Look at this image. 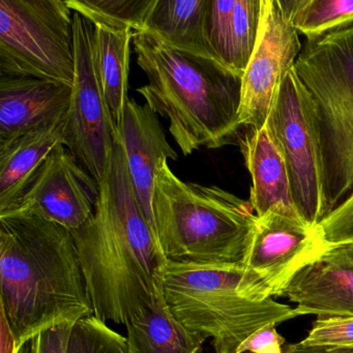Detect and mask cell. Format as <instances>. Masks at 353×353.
I'll list each match as a JSON object with an SVG mask.
<instances>
[{
    "instance_id": "27",
    "label": "cell",
    "mask_w": 353,
    "mask_h": 353,
    "mask_svg": "<svg viewBox=\"0 0 353 353\" xmlns=\"http://www.w3.org/2000/svg\"><path fill=\"white\" fill-rule=\"evenodd\" d=\"M74 323H63L43 330L18 346L16 353H65Z\"/></svg>"
},
{
    "instance_id": "24",
    "label": "cell",
    "mask_w": 353,
    "mask_h": 353,
    "mask_svg": "<svg viewBox=\"0 0 353 353\" xmlns=\"http://www.w3.org/2000/svg\"><path fill=\"white\" fill-rule=\"evenodd\" d=\"M65 353H128L127 338L92 315L72 326Z\"/></svg>"
},
{
    "instance_id": "13",
    "label": "cell",
    "mask_w": 353,
    "mask_h": 353,
    "mask_svg": "<svg viewBox=\"0 0 353 353\" xmlns=\"http://www.w3.org/2000/svg\"><path fill=\"white\" fill-rule=\"evenodd\" d=\"M282 296L299 316H353V245L336 247L299 270Z\"/></svg>"
},
{
    "instance_id": "28",
    "label": "cell",
    "mask_w": 353,
    "mask_h": 353,
    "mask_svg": "<svg viewBox=\"0 0 353 353\" xmlns=\"http://www.w3.org/2000/svg\"><path fill=\"white\" fill-rule=\"evenodd\" d=\"M276 325H268L245 339L235 353H284L285 339Z\"/></svg>"
},
{
    "instance_id": "9",
    "label": "cell",
    "mask_w": 353,
    "mask_h": 353,
    "mask_svg": "<svg viewBox=\"0 0 353 353\" xmlns=\"http://www.w3.org/2000/svg\"><path fill=\"white\" fill-rule=\"evenodd\" d=\"M73 38L75 77L65 121V146L99 183L104 176L117 134L97 71L94 26L77 12H73Z\"/></svg>"
},
{
    "instance_id": "25",
    "label": "cell",
    "mask_w": 353,
    "mask_h": 353,
    "mask_svg": "<svg viewBox=\"0 0 353 353\" xmlns=\"http://www.w3.org/2000/svg\"><path fill=\"white\" fill-rule=\"evenodd\" d=\"M296 348H350L353 347V316L318 317Z\"/></svg>"
},
{
    "instance_id": "14",
    "label": "cell",
    "mask_w": 353,
    "mask_h": 353,
    "mask_svg": "<svg viewBox=\"0 0 353 353\" xmlns=\"http://www.w3.org/2000/svg\"><path fill=\"white\" fill-rule=\"evenodd\" d=\"M73 85L0 76V143L67 119Z\"/></svg>"
},
{
    "instance_id": "17",
    "label": "cell",
    "mask_w": 353,
    "mask_h": 353,
    "mask_svg": "<svg viewBox=\"0 0 353 353\" xmlns=\"http://www.w3.org/2000/svg\"><path fill=\"white\" fill-rule=\"evenodd\" d=\"M262 18V0H210V48L214 59L245 74L255 50Z\"/></svg>"
},
{
    "instance_id": "3",
    "label": "cell",
    "mask_w": 353,
    "mask_h": 353,
    "mask_svg": "<svg viewBox=\"0 0 353 353\" xmlns=\"http://www.w3.org/2000/svg\"><path fill=\"white\" fill-rule=\"evenodd\" d=\"M137 63L148 84L145 104L169 121V133L185 156L230 143L239 131L243 76L216 59L173 48L148 30L134 32Z\"/></svg>"
},
{
    "instance_id": "2",
    "label": "cell",
    "mask_w": 353,
    "mask_h": 353,
    "mask_svg": "<svg viewBox=\"0 0 353 353\" xmlns=\"http://www.w3.org/2000/svg\"><path fill=\"white\" fill-rule=\"evenodd\" d=\"M0 313L18 346L94 315L71 231L34 216H0Z\"/></svg>"
},
{
    "instance_id": "22",
    "label": "cell",
    "mask_w": 353,
    "mask_h": 353,
    "mask_svg": "<svg viewBox=\"0 0 353 353\" xmlns=\"http://www.w3.org/2000/svg\"><path fill=\"white\" fill-rule=\"evenodd\" d=\"M299 34L320 40L353 24V0H280Z\"/></svg>"
},
{
    "instance_id": "5",
    "label": "cell",
    "mask_w": 353,
    "mask_h": 353,
    "mask_svg": "<svg viewBox=\"0 0 353 353\" xmlns=\"http://www.w3.org/2000/svg\"><path fill=\"white\" fill-rule=\"evenodd\" d=\"M243 265H198L167 261L163 296L175 318L210 339L216 353H235L252 334L299 317L295 307L241 292Z\"/></svg>"
},
{
    "instance_id": "15",
    "label": "cell",
    "mask_w": 353,
    "mask_h": 353,
    "mask_svg": "<svg viewBox=\"0 0 353 353\" xmlns=\"http://www.w3.org/2000/svg\"><path fill=\"white\" fill-rule=\"evenodd\" d=\"M117 141L121 142L125 150L138 205L154 230L152 197L157 172L163 161H176L179 156L167 141L156 113L148 104H138L133 99L128 101Z\"/></svg>"
},
{
    "instance_id": "16",
    "label": "cell",
    "mask_w": 353,
    "mask_h": 353,
    "mask_svg": "<svg viewBox=\"0 0 353 353\" xmlns=\"http://www.w3.org/2000/svg\"><path fill=\"white\" fill-rule=\"evenodd\" d=\"M241 148L245 166L251 174L250 203L256 216L274 212L303 220L293 201L284 158L268 125L261 129H251L241 139Z\"/></svg>"
},
{
    "instance_id": "8",
    "label": "cell",
    "mask_w": 353,
    "mask_h": 353,
    "mask_svg": "<svg viewBox=\"0 0 353 353\" xmlns=\"http://www.w3.org/2000/svg\"><path fill=\"white\" fill-rule=\"evenodd\" d=\"M288 170L293 201L311 226L323 220V164L313 105L294 70L283 78L266 121Z\"/></svg>"
},
{
    "instance_id": "11",
    "label": "cell",
    "mask_w": 353,
    "mask_h": 353,
    "mask_svg": "<svg viewBox=\"0 0 353 353\" xmlns=\"http://www.w3.org/2000/svg\"><path fill=\"white\" fill-rule=\"evenodd\" d=\"M99 194V183L61 144L47 157L16 203L0 216H38L72 232L94 216Z\"/></svg>"
},
{
    "instance_id": "10",
    "label": "cell",
    "mask_w": 353,
    "mask_h": 353,
    "mask_svg": "<svg viewBox=\"0 0 353 353\" xmlns=\"http://www.w3.org/2000/svg\"><path fill=\"white\" fill-rule=\"evenodd\" d=\"M326 251L317 226L274 212L256 216L243 294L258 301L282 296L293 276Z\"/></svg>"
},
{
    "instance_id": "30",
    "label": "cell",
    "mask_w": 353,
    "mask_h": 353,
    "mask_svg": "<svg viewBox=\"0 0 353 353\" xmlns=\"http://www.w3.org/2000/svg\"><path fill=\"white\" fill-rule=\"evenodd\" d=\"M284 353H353V347L350 348H296L293 344L284 347Z\"/></svg>"
},
{
    "instance_id": "19",
    "label": "cell",
    "mask_w": 353,
    "mask_h": 353,
    "mask_svg": "<svg viewBox=\"0 0 353 353\" xmlns=\"http://www.w3.org/2000/svg\"><path fill=\"white\" fill-rule=\"evenodd\" d=\"M128 353H202L206 338L173 316L162 288L141 313L125 324Z\"/></svg>"
},
{
    "instance_id": "1",
    "label": "cell",
    "mask_w": 353,
    "mask_h": 353,
    "mask_svg": "<svg viewBox=\"0 0 353 353\" xmlns=\"http://www.w3.org/2000/svg\"><path fill=\"white\" fill-rule=\"evenodd\" d=\"M98 183L94 216L72 234L94 316L125 325L154 301L167 259L138 205L121 142Z\"/></svg>"
},
{
    "instance_id": "6",
    "label": "cell",
    "mask_w": 353,
    "mask_h": 353,
    "mask_svg": "<svg viewBox=\"0 0 353 353\" xmlns=\"http://www.w3.org/2000/svg\"><path fill=\"white\" fill-rule=\"evenodd\" d=\"M293 70L315 113L326 216L353 189V24L307 42Z\"/></svg>"
},
{
    "instance_id": "12",
    "label": "cell",
    "mask_w": 353,
    "mask_h": 353,
    "mask_svg": "<svg viewBox=\"0 0 353 353\" xmlns=\"http://www.w3.org/2000/svg\"><path fill=\"white\" fill-rule=\"evenodd\" d=\"M301 53L299 32L280 0H262V18L255 50L243 76L239 127L261 129L287 73Z\"/></svg>"
},
{
    "instance_id": "20",
    "label": "cell",
    "mask_w": 353,
    "mask_h": 353,
    "mask_svg": "<svg viewBox=\"0 0 353 353\" xmlns=\"http://www.w3.org/2000/svg\"><path fill=\"white\" fill-rule=\"evenodd\" d=\"M210 0H156L145 30L173 48L214 59L210 43Z\"/></svg>"
},
{
    "instance_id": "7",
    "label": "cell",
    "mask_w": 353,
    "mask_h": 353,
    "mask_svg": "<svg viewBox=\"0 0 353 353\" xmlns=\"http://www.w3.org/2000/svg\"><path fill=\"white\" fill-rule=\"evenodd\" d=\"M0 76L73 85V12L65 0H0Z\"/></svg>"
},
{
    "instance_id": "18",
    "label": "cell",
    "mask_w": 353,
    "mask_h": 353,
    "mask_svg": "<svg viewBox=\"0 0 353 353\" xmlns=\"http://www.w3.org/2000/svg\"><path fill=\"white\" fill-rule=\"evenodd\" d=\"M65 121L0 143V214L19 199L51 152L65 145Z\"/></svg>"
},
{
    "instance_id": "23",
    "label": "cell",
    "mask_w": 353,
    "mask_h": 353,
    "mask_svg": "<svg viewBox=\"0 0 353 353\" xmlns=\"http://www.w3.org/2000/svg\"><path fill=\"white\" fill-rule=\"evenodd\" d=\"M68 7L94 26L113 30H145L156 0H65Z\"/></svg>"
},
{
    "instance_id": "29",
    "label": "cell",
    "mask_w": 353,
    "mask_h": 353,
    "mask_svg": "<svg viewBox=\"0 0 353 353\" xmlns=\"http://www.w3.org/2000/svg\"><path fill=\"white\" fill-rule=\"evenodd\" d=\"M0 320H1V353H16L18 343L3 314Z\"/></svg>"
},
{
    "instance_id": "21",
    "label": "cell",
    "mask_w": 353,
    "mask_h": 353,
    "mask_svg": "<svg viewBox=\"0 0 353 353\" xmlns=\"http://www.w3.org/2000/svg\"><path fill=\"white\" fill-rule=\"evenodd\" d=\"M133 36L134 30L130 28L113 30L94 26L97 71L117 138L123 128L125 107L129 101L128 78Z\"/></svg>"
},
{
    "instance_id": "26",
    "label": "cell",
    "mask_w": 353,
    "mask_h": 353,
    "mask_svg": "<svg viewBox=\"0 0 353 353\" xmlns=\"http://www.w3.org/2000/svg\"><path fill=\"white\" fill-rule=\"evenodd\" d=\"M322 241L328 250L353 245V189L349 195L318 224Z\"/></svg>"
},
{
    "instance_id": "4",
    "label": "cell",
    "mask_w": 353,
    "mask_h": 353,
    "mask_svg": "<svg viewBox=\"0 0 353 353\" xmlns=\"http://www.w3.org/2000/svg\"><path fill=\"white\" fill-rule=\"evenodd\" d=\"M154 230L167 261L198 265H243L256 214L243 201L216 185L181 181L168 161L154 179Z\"/></svg>"
}]
</instances>
